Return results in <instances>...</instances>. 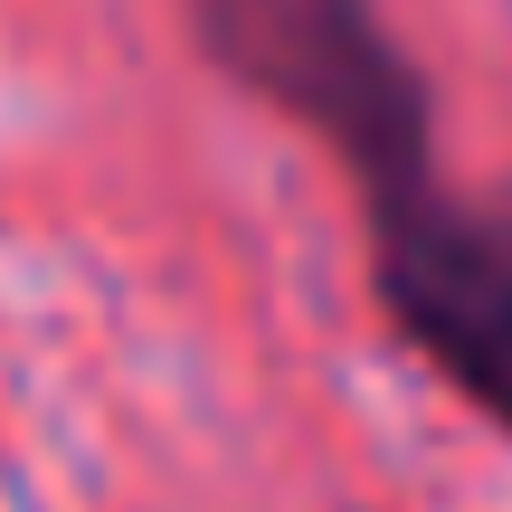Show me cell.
<instances>
[{
	"label": "cell",
	"mask_w": 512,
	"mask_h": 512,
	"mask_svg": "<svg viewBox=\"0 0 512 512\" xmlns=\"http://www.w3.org/2000/svg\"><path fill=\"white\" fill-rule=\"evenodd\" d=\"M181 29L238 95H256L342 162L361 219L446 181L437 86L380 0H181Z\"/></svg>",
	"instance_id": "cell-1"
},
{
	"label": "cell",
	"mask_w": 512,
	"mask_h": 512,
	"mask_svg": "<svg viewBox=\"0 0 512 512\" xmlns=\"http://www.w3.org/2000/svg\"><path fill=\"white\" fill-rule=\"evenodd\" d=\"M370 228V294L389 332L512 437V190H446L380 209Z\"/></svg>",
	"instance_id": "cell-2"
}]
</instances>
